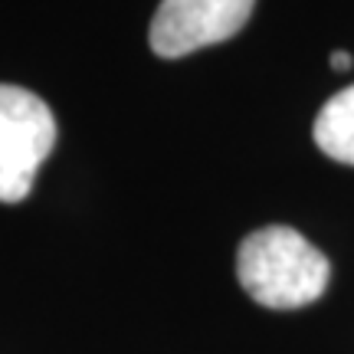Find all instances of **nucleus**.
I'll return each mask as SVG.
<instances>
[{
    "instance_id": "nucleus-4",
    "label": "nucleus",
    "mask_w": 354,
    "mask_h": 354,
    "mask_svg": "<svg viewBox=\"0 0 354 354\" xmlns=\"http://www.w3.org/2000/svg\"><path fill=\"white\" fill-rule=\"evenodd\" d=\"M315 145L331 161L354 165V86L331 95L315 118Z\"/></svg>"
},
{
    "instance_id": "nucleus-1",
    "label": "nucleus",
    "mask_w": 354,
    "mask_h": 354,
    "mask_svg": "<svg viewBox=\"0 0 354 354\" xmlns=\"http://www.w3.org/2000/svg\"><path fill=\"white\" fill-rule=\"evenodd\" d=\"M331 266L299 230L272 223L250 233L236 253L243 292L263 308H305L328 289Z\"/></svg>"
},
{
    "instance_id": "nucleus-2",
    "label": "nucleus",
    "mask_w": 354,
    "mask_h": 354,
    "mask_svg": "<svg viewBox=\"0 0 354 354\" xmlns=\"http://www.w3.org/2000/svg\"><path fill=\"white\" fill-rule=\"evenodd\" d=\"M56 148V118L37 92L0 86V203H20Z\"/></svg>"
},
{
    "instance_id": "nucleus-3",
    "label": "nucleus",
    "mask_w": 354,
    "mask_h": 354,
    "mask_svg": "<svg viewBox=\"0 0 354 354\" xmlns=\"http://www.w3.org/2000/svg\"><path fill=\"white\" fill-rule=\"evenodd\" d=\"M256 0H161L151 20V50L165 59H177L236 37Z\"/></svg>"
},
{
    "instance_id": "nucleus-5",
    "label": "nucleus",
    "mask_w": 354,
    "mask_h": 354,
    "mask_svg": "<svg viewBox=\"0 0 354 354\" xmlns=\"http://www.w3.org/2000/svg\"><path fill=\"white\" fill-rule=\"evenodd\" d=\"M351 63H354V56L351 53H331V66H335V69H338V73H342V69H351Z\"/></svg>"
}]
</instances>
